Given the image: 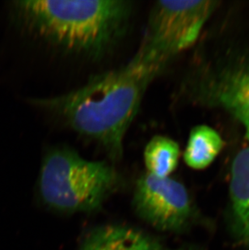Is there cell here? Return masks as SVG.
<instances>
[{
  "label": "cell",
  "instance_id": "3957f363",
  "mask_svg": "<svg viewBox=\"0 0 249 250\" xmlns=\"http://www.w3.org/2000/svg\"><path fill=\"white\" fill-rule=\"evenodd\" d=\"M119 182L118 172L107 162L88 161L71 149L58 147L44 157L39 188L43 201L54 210L87 212L99 208Z\"/></svg>",
  "mask_w": 249,
  "mask_h": 250
},
{
  "label": "cell",
  "instance_id": "52a82bcc",
  "mask_svg": "<svg viewBox=\"0 0 249 250\" xmlns=\"http://www.w3.org/2000/svg\"><path fill=\"white\" fill-rule=\"evenodd\" d=\"M209 97L241 123L249 122V66L227 71L212 82Z\"/></svg>",
  "mask_w": 249,
  "mask_h": 250
},
{
  "label": "cell",
  "instance_id": "7a4b0ae2",
  "mask_svg": "<svg viewBox=\"0 0 249 250\" xmlns=\"http://www.w3.org/2000/svg\"><path fill=\"white\" fill-rule=\"evenodd\" d=\"M13 9L20 24L48 44L99 59L124 36L134 7L124 0H25Z\"/></svg>",
  "mask_w": 249,
  "mask_h": 250
},
{
  "label": "cell",
  "instance_id": "30bf717a",
  "mask_svg": "<svg viewBox=\"0 0 249 250\" xmlns=\"http://www.w3.org/2000/svg\"><path fill=\"white\" fill-rule=\"evenodd\" d=\"M144 157L147 173L160 178L169 177L178 165L180 147L174 140L157 135L146 144Z\"/></svg>",
  "mask_w": 249,
  "mask_h": 250
},
{
  "label": "cell",
  "instance_id": "8992f818",
  "mask_svg": "<svg viewBox=\"0 0 249 250\" xmlns=\"http://www.w3.org/2000/svg\"><path fill=\"white\" fill-rule=\"evenodd\" d=\"M242 124L249 144L233 161L230 196L234 235L240 243L249 246V122Z\"/></svg>",
  "mask_w": 249,
  "mask_h": 250
},
{
  "label": "cell",
  "instance_id": "ba28073f",
  "mask_svg": "<svg viewBox=\"0 0 249 250\" xmlns=\"http://www.w3.org/2000/svg\"><path fill=\"white\" fill-rule=\"evenodd\" d=\"M81 250H161L156 241L136 229L108 225L96 229Z\"/></svg>",
  "mask_w": 249,
  "mask_h": 250
},
{
  "label": "cell",
  "instance_id": "5b68a950",
  "mask_svg": "<svg viewBox=\"0 0 249 250\" xmlns=\"http://www.w3.org/2000/svg\"><path fill=\"white\" fill-rule=\"evenodd\" d=\"M134 205L143 220L163 231H178L192 215L190 198L183 185L147 172L137 182Z\"/></svg>",
  "mask_w": 249,
  "mask_h": 250
},
{
  "label": "cell",
  "instance_id": "9c48e42d",
  "mask_svg": "<svg viewBox=\"0 0 249 250\" xmlns=\"http://www.w3.org/2000/svg\"><path fill=\"white\" fill-rule=\"evenodd\" d=\"M224 141L216 130L207 125L193 128L184 152L187 166L194 169L208 167L220 153Z\"/></svg>",
  "mask_w": 249,
  "mask_h": 250
},
{
  "label": "cell",
  "instance_id": "6da1fadb",
  "mask_svg": "<svg viewBox=\"0 0 249 250\" xmlns=\"http://www.w3.org/2000/svg\"><path fill=\"white\" fill-rule=\"evenodd\" d=\"M159 72L133 58L122 67L92 76L77 89L34 99L33 104L118 160L124 135Z\"/></svg>",
  "mask_w": 249,
  "mask_h": 250
},
{
  "label": "cell",
  "instance_id": "277c9868",
  "mask_svg": "<svg viewBox=\"0 0 249 250\" xmlns=\"http://www.w3.org/2000/svg\"><path fill=\"white\" fill-rule=\"evenodd\" d=\"M218 3L207 0L155 2L134 59L161 71L170 59L195 42Z\"/></svg>",
  "mask_w": 249,
  "mask_h": 250
},
{
  "label": "cell",
  "instance_id": "8fae6325",
  "mask_svg": "<svg viewBox=\"0 0 249 250\" xmlns=\"http://www.w3.org/2000/svg\"><path fill=\"white\" fill-rule=\"evenodd\" d=\"M197 250V249H195V248H188V247H187V248L179 249V250Z\"/></svg>",
  "mask_w": 249,
  "mask_h": 250
}]
</instances>
